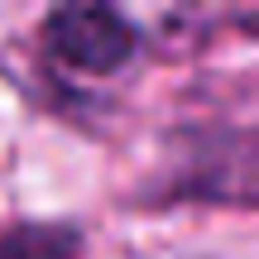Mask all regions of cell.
Wrapping results in <instances>:
<instances>
[{
    "instance_id": "obj_1",
    "label": "cell",
    "mask_w": 259,
    "mask_h": 259,
    "mask_svg": "<svg viewBox=\"0 0 259 259\" xmlns=\"http://www.w3.org/2000/svg\"><path fill=\"white\" fill-rule=\"evenodd\" d=\"M44 44L58 63L77 72H120L135 58L139 34L135 24L111 5H58L44 19Z\"/></svg>"
},
{
    "instance_id": "obj_2",
    "label": "cell",
    "mask_w": 259,
    "mask_h": 259,
    "mask_svg": "<svg viewBox=\"0 0 259 259\" xmlns=\"http://www.w3.org/2000/svg\"><path fill=\"white\" fill-rule=\"evenodd\" d=\"M0 259H82L77 226H15L0 235Z\"/></svg>"
}]
</instances>
